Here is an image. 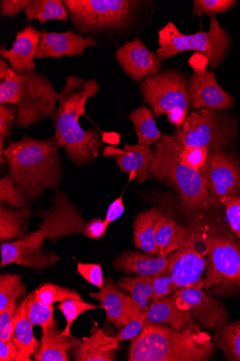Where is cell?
<instances>
[{
	"mask_svg": "<svg viewBox=\"0 0 240 361\" xmlns=\"http://www.w3.org/2000/svg\"><path fill=\"white\" fill-rule=\"evenodd\" d=\"M42 219L38 231L27 234L24 238L1 245V266H24L40 272L56 264L60 257L47 251L44 242L53 243L66 237L84 235L86 221L72 201L64 192L56 190L53 205L38 213Z\"/></svg>",
	"mask_w": 240,
	"mask_h": 361,
	"instance_id": "obj_1",
	"label": "cell"
},
{
	"mask_svg": "<svg viewBox=\"0 0 240 361\" xmlns=\"http://www.w3.org/2000/svg\"><path fill=\"white\" fill-rule=\"evenodd\" d=\"M99 89L96 78L84 80L75 75L66 77L52 116L56 142L64 148L67 157L77 167L91 165L102 149L99 131L94 128L86 130L80 123V117L85 116L88 100L96 96Z\"/></svg>",
	"mask_w": 240,
	"mask_h": 361,
	"instance_id": "obj_2",
	"label": "cell"
},
{
	"mask_svg": "<svg viewBox=\"0 0 240 361\" xmlns=\"http://www.w3.org/2000/svg\"><path fill=\"white\" fill-rule=\"evenodd\" d=\"M59 148L54 137L37 140L27 135L7 146L4 158L8 175L28 202L39 200L45 190H58L63 177Z\"/></svg>",
	"mask_w": 240,
	"mask_h": 361,
	"instance_id": "obj_3",
	"label": "cell"
},
{
	"mask_svg": "<svg viewBox=\"0 0 240 361\" xmlns=\"http://www.w3.org/2000/svg\"><path fill=\"white\" fill-rule=\"evenodd\" d=\"M77 34L99 45L131 34L144 20L151 1L143 0H63Z\"/></svg>",
	"mask_w": 240,
	"mask_h": 361,
	"instance_id": "obj_4",
	"label": "cell"
},
{
	"mask_svg": "<svg viewBox=\"0 0 240 361\" xmlns=\"http://www.w3.org/2000/svg\"><path fill=\"white\" fill-rule=\"evenodd\" d=\"M212 337L195 322L177 330L163 324L146 323L128 353L130 361H208L216 352Z\"/></svg>",
	"mask_w": 240,
	"mask_h": 361,
	"instance_id": "obj_5",
	"label": "cell"
},
{
	"mask_svg": "<svg viewBox=\"0 0 240 361\" xmlns=\"http://www.w3.org/2000/svg\"><path fill=\"white\" fill-rule=\"evenodd\" d=\"M196 226L208 260L203 289L213 297L239 296L240 238L220 221Z\"/></svg>",
	"mask_w": 240,
	"mask_h": 361,
	"instance_id": "obj_6",
	"label": "cell"
},
{
	"mask_svg": "<svg viewBox=\"0 0 240 361\" xmlns=\"http://www.w3.org/2000/svg\"><path fill=\"white\" fill-rule=\"evenodd\" d=\"M183 144L175 137L165 135L152 150L149 172L178 193L184 209L189 214L209 208L210 197L199 171L182 160Z\"/></svg>",
	"mask_w": 240,
	"mask_h": 361,
	"instance_id": "obj_7",
	"label": "cell"
},
{
	"mask_svg": "<svg viewBox=\"0 0 240 361\" xmlns=\"http://www.w3.org/2000/svg\"><path fill=\"white\" fill-rule=\"evenodd\" d=\"M159 48L156 54L162 61L182 52L194 51L203 54L210 60L211 69L219 68L230 49L231 40L225 29L215 16L211 17L208 31L186 35L172 22H168L158 31Z\"/></svg>",
	"mask_w": 240,
	"mask_h": 361,
	"instance_id": "obj_8",
	"label": "cell"
},
{
	"mask_svg": "<svg viewBox=\"0 0 240 361\" xmlns=\"http://www.w3.org/2000/svg\"><path fill=\"white\" fill-rule=\"evenodd\" d=\"M238 133L236 118L213 109L192 112L177 128L175 137L185 146L203 147L209 151L231 145Z\"/></svg>",
	"mask_w": 240,
	"mask_h": 361,
	"instance_id": "obj_9",
	"label": "cell"
},
{
	"mask_svg": "<svg viewBox=\"0 0 240 361\" xmlns=\"http://www.w3.org/2000/svg\"><path fill=\"white\" fill-rule=\"evenodd\" d=\"M23 88L17 106L15 127L27 129L53 116L60 92L49 78L37 71L22 75Z\"/></svg>",
	"mask_w": 240,
	"mask_h": 361,
	"instance_id": "obj_10",
	"label": "cell"
},
{
	"mask_svg": "<svg viewBox=\"0 0 240 361\" xmlns=\"http://www.w3.org/2000/svg\"><path fill=\"white\" fill-rule=\"evenodd\" d=\"M139 90L156 117L168 114L175 109H189V80L176 70L168 69L145 80Z\"/></svg>",
	"mask_w": 240,
	"mask_h": 361,
	"instance_id": "obj_11",
	"label": "cell"
},
{
	"mask_svg": "<svg viewBox=\"0 0 240 361\" xmlns=\"http://www.w3.org/2000/svg\"><path fill=\"white\" fill-rule=\"evenodd\" d=\"M200 173L208 191L209 208L220 207L228 197L240 195V160L234 153L210 151Z\"/></svg>",
	"mask_w": 240,
	"mask_h": 361,
	"instance_id": "obj_12",
	"label": "cell"
},
{
	"mask_svg": "<svg viewBox=\"0 0 240 361\" xmlns=\"http://www.w3.org/2000/svg\"><path fill=\"white\" fill-rule=\"evenodd\" d=\"M171 255L168 274L180 289L203 288L208 260L196 225L189 227V233L182 245Z\"/></svg>",
	"mask_w": 240,
	"mask_h": 361,
	"instance_id": "obj_13",
	"label": "cell"
},
{
	"mask_svg": "<svg viewBox=\"0 0 240 361\" xmlns=\"http://www.w3.org/2000/svg\"><path fill=\"white\" fill-rule=\"evenodd\" d=\"M177 305L191 311L195 321L203 329L215 331L229 322L226 306L203 288H181L173 293Z\"/></svg>",
	"mask_w": 240,
	"mask_h": 361,
	"instance_id": "obj_14",
	"label": "cell"
},
{
	"mask_svg": "<svg viewBox=\"0 0 240 361\" xmlns=\"http://www.w3.org/2000/svg\"><path fill=\"white\" fill-rule=\"evenodd\" d=\"M115 59L133 81L142 82L160 73L163 61L151 51L138 37L125 42L115 53Z\"/></svg>",
	"mask_w": 240,
	"mask_h": 361,
	"instance_id": "obj_15",
	"label": "cell"
},
{
	"mask_svg": "<svg viewBox=\"0 0 240 361\" xmlns=\"http://www.w3.org/2000/svg\"><path fill=\"white\" fill-rule=\"evenodd\" d=\"M189 106L194 110L213 109L222 111L231 109L234 97L217 82L214 73L192 74L189 80Z\"/></svg>",
	"mask_w": 240,
	"mask_h": 361,
	"instance_id": "obj_16",
	"label": "cell"
},
{
	"mask_svg": "<svg viewBox=\"0 0 240 361\" xmlns=\"http://www.w3.org/2000/svg\"><path fill=\"white\" fill-rule=\"evenodd\" d=\"M42 38V32L31 25H27L17 32L11 49L3 47L0 49V56L18 74L23 75L35 71V61Z\"/></svg>",
	"mask_w": 240,
	"mask_h": 361,
	"instance_id": "obj_17",
	"label": "cell"
},
{
	"mask_svg": "<svg viewBox=\"0 0 240 361\" xmlns=\"http://www.w3.org/2000/svg\"><path fill=\"white\" fill-rule=\"evenodd\" d=\"M99 47L91 37H84L77 32H42L37 60L45 58L61 59L63 56H83L87 48Z\"/></svg>",
	"mask_w": 240,
	"mask_h": 361,
	"instance_id": "obj_18",
	"label": "cell"
},
{
	"mask_svg": "<svg viewBox=\"0 0 240 361\" xmlns=\"http://www.w3.org/2000/svg\"><path fill=\"white\" fill-rule=\"evenodd\" d=\"M103 156L114 157L120 171L130 176V181L144 183L152 177L149 166L153 152L149 146L144 145H125L124 149L106 147L102 152Z\"/></svg>",
	"mask_w": 240,
	"mask_h": 361,
	"instance_id": "obj_19",
	"label": "cell"
},
{
	"mask_svg": "<svg viewBox=\"0 0 240 361\" xmlns=\"http://www.w3.org/2000/svg\"><path fill=\"white\" fill-rule=\"evenodd\" d=\"M90 297L100 302L106 312L107 322L113 323L117 329H122L139 311L130 297L119 290L112 279L106 281L105 286L98 293H90Z\"/></svg>",
	"mask_w": 240,
	"mask_h": 361,
	"instance_id": "obj_20",
	"label": "cell"
},
{
	"mask_svg": "<svg viewBox=\"0 0 240 361\" xmlns=\"http://www.w3.org/2000/svg\"><path fill=\"white\" fill-rule=\"evenodd\" d=\"M171 254L156 256L139 251H128L115 259L113 267L117 271L127 274L150 276L167 275L172 259Z\"/></svg>",
	"mask_w": 240,
	"mask_h": 361,
	"instance_id": "obj_21",
	"label": "cell"
},
{
	"mask_svg": "<svg viewBox=\"0 0 240 361\" xmlns=\"http://www.w3.org/2000/svg\"><path fill=\"white\" fill-rule=\"evenodd\" d=\"M143 314L146 323L163 324L177 330L196 322L191 311L182 310L177 305L173 294L152 302Z\"/></svg>",
	"mask_w": 240,
	"mask_h": 361,
	"instance_id": "obj_22",
	"label": "cell"
},
{
	"mask_svg": "<svg viewBox=\"0 0 240 361\" xmlns=\"http://www.w3.org/2000/svg\"><path fill=\"white\" fill-rule=\"evenodd\" d=\"M90 337L84 338L73 347L76 361H113L119 343L107 336L94 324Z\"/></svg>",
	"mask_w": 240,
	"mask_h": 361,
	"instance_id": "obj_23",
	"label": "cell"
},
{
	"mask_svg": "<svg viewBox=\"0 0 240 361\" xmlns=\"http://www.w3.org/2000/svg\"><path fill=\"white\" fill-rule=\"evenodd\" d=\"M80 341L75 337L63 336L56 326L43 329L40 345L33 357L38 361H68V350Z\"/></svg>",
	"mask_w": 240,
	"mask_h": 361,
	"instance_id": "obj_24",
	"label": "cell"
},
{
	"mask_svg": "<svg viewBox=\"0 0 240 361\" xmlns=\"http://www.w3.org/2000/svg\"><path fill=\"white\" fill-rule=\"evenodd\" d=\"M189 233V227L180 225L166 214L161 213L155 228V240L160 255L167 256L177 250Z\"/></svg>",
	"mask_w": 240,
	"mask_h": 361,
	"instance_id": "obj_25",
	"label": "cell"
},
{
	"mask_svg": "<svg viewBox=\"0 0 240 361\" xmlns=\"http://www.w3.org/2000/svg\"><path fill=\"white\" fill-rule=\"evenodd\" d=\"M161 213L156 207L145 210L135 216L133 226L135 247L156 256L160 255V252L155 240V228Z\"/></svg>",
	"mask_w": 240,
	"mask_h": 361,
	"instance_id": "obj_26",
	"label": "cell"
},
{
	"mask_svg": "<svg viewBox=\"0 0 240 361\" xmlns=\"http://www.w3.org/2000/svg\"><path fill=\"white\" fill-rule=\"evenodd\" d=\"M32 216L29 207L18 210L5 205L0 207V241L12 243L25 238L26 229Z\"/></svg>",
	"mask_w": 240,
	"mask_h": 361,
	"instance_id": "obj_27",
	"label": "cell"
},
{
	"mask_svg": "<svg viewBox=\"0 0 240 361\" xmlns=\"http://www.w3.org/2000/svg\"><path fill=\"white\" fill-rule=\"evenodd\" d=\"M12 341L20 350L22 361L32 360L30 356L38 350L40 344L32 332V324L27 316L24 302L17 307L13 317Z\"/></svg>",
	"mask_w": 240,
	"mask_h": 361,
	"instance_id": "obj_28",
	"label": "cell"
},
{
	"mask_svg": "<svg viewBox=\"0 0 240 361\" xmlns=\"http://www.w3.org/2000/svg\"><path fill=\"white\" fill-rule=\"evenodd\" d=\"M153 111L145 105L133 111L128 118L132 122L139 144L151 147L158 143L163 137L161 131L157 128Z\"/></svg>",
	"mask_w": 240,
	"mask_h": 361,
	"instance_id": "obj_29",
	"label": "cell"
},
{
	"mask_svg": "<svg viewBox=\"0 0 240 361\" xmlns=\"http://www.w3.org/2000/svg\"><path fill=\"white\" fill-rule=\"evenodd\" d=\"M27 22L37 20L42 25L49 20L68 23L70 15L61 0H30L25 10Z\"/></svg>",
	"mask_w": 240,
	"mask_h": 361,
	"instance_id": "obj_30",
	"label": "cell"
},
{
	"mask_svg": "<svg viewBox=\"0 0 240 361\" xmlns=\"http://www.w3.org/2000/svg\"><path fill=\"white\" fill-rule=\"evenodd\" d=\"M212 338L226 360L240 361V319L221 326Z\"/></svg>",
	"mask_w": 240,
	"mask_h": 361,
	"instance_id": "obj_31",
	"label": "cell"
},
{
	"mask_svg": "<svg viewBox=\"0 0 240 361\" xmlns=\"http://www.w3.org/2000/svg\"><path fill=\"white\" fill-rule=\"evenodd\" d=\"M27 316L33 326L37 325L43 329L56 326L58 322L53 317V305H46L37 300L35 291L30 293L23 300Z\"/></svg>",
	"mask_w": 240,
	"mask_h": 361,
	"instance_id": "obj_32",
	"label": "cell"
},
{
	"mask_svg": "<svg viewBox=\"0 0 240 361\" xmlns=\"http://www.w3.org/2000/svg\"><path fill=\"white\" fill-rule=\"evenodd\" d=\"M20 275L10 274L0 276V312L24 296L27 290Z\"/></svg>",
	"mask_w": 240,
	"mask_h": 361,
	"instance_id": "obj_33",
	"label": "cell"
},
{
	"mask_svg": "<svg viewBox=\"0 0 240 361\" xmlns=\"http://www.w3.org/2000/svg\"><path fill=\"white\" fill-rule=\"evenodd\" d=\"M37 300L46 305L63 302L68 300H82L81 295L75 290L67 288L53 283H46L36 291Z\"/></svg>",
	"mask_w": 240,
	"mask_h": 361,
	"instance_id": "obj_34",
	"label": "cell"
},
{
	"mask_svg": "<svg viewBox=\"0 0 240 361\" xmlns=\"http://www.w3.org/2000/svg\"><path fill=\"white\" fill-rule=\"evenodd\" d=\"M22 88V75L11 68L0 82V105L18 106L20 101Z\"/></svg>",
	"mask_w": 240,
	"mask_h": 361,
	"instance_id": "obj_35",
	"label": "cell"
},
{
	"mask_svg": "<svg viewBox=\"0 0 240 361\" xmlns=\"http://www.w3.org/2000/svg\"><path fill=\"white\" fill-rule=\"evenodd\" d=\"M101 306L84 302L82 300H68L61 302L57 309L63 314L66 325L64 331L61 332L63 336L73 337L71 334V326L75 320L84 312L94 310Z\"/></svg>",
	"mask_w": 240,
	"mask_h": 361,
	"instance_id": "obj_36",
	"label": "cell"
},
{
	"mask_svg": "<svg viewBox=\"0 0 240 361\" xmlns=\"http://www.w3.org/2000/svg\"><path fill=\"white\" fill-rule=\"evenodd\" d=\"M24 194L16 185L14 179L7 175L0 180V204L16 209H23L27 204Z\"/></svg>",
	"mask_w": 240,
	"mask_h": 361,
	"instance_id": "obj_37",
	"label": "cell"
},
{
	"mask_svg": "<svg viewBox=\"0 0 240 361\" xmlns=\"http://www.w3.org/2000/svg\"><path fill=\"white\" fill-rule=\"evenodd\" d=\"M16 115L17 106L0 105V163L1 165L6 164L4 154L7 147L6 142L11 136L13 126L15 125Z\"/></svg>",
	"mask_w": 240,
	"mask_h": 361,
	"instance_id": "obj_38",
	"label": "cell"
},
{
	"mask_svg": "<svg viewBox=\"0 0 240 361\" xmlns=\"http://www.w3.org/2000/svg\"><path fill=\"white\" fill-rule=\"evenodd\" d=\"M117 286L122 290L129 293L130 295H140V296L153 300V276L122 277L119 279Z\"/></svg>",
	"mask_w": 240,
	"mask_h": 361,
	"instance_id": "obj_39",
	"label": "cell"
},
{
	"mask_svg": "<svg viewBox=\"0 0 240 361\" xmlns=\"http://www.w3.org/2000/svg\"><path fill=\"white\" fill-rule=\"evenodd\" d=\"M236 3L234 0H195L193 2V16L205 15L213 17L217 14L227 13Z\"/></svg>",
	"mask_w": 240,
	"mask_h": 361,
	"instance_id": "obj_40",
	"label": "cell"
},
{
	"mask_svg": "<svg viewBox=\"0 0 240 361\" xmlns=\"http://www.w3.org/2000/svg\"><path fill=\"white\" fill-rule=\"evenodd\" d=\"M210 151L203 147H189L183 145L180 153L182 160L189 168L199 171L207 161Z\"/></svg>",
	"mask_w": 240,
	"mask_h": 361,
	"instance_id": "obj_41",
	"label": "cell"
},
{
	"mask_svg": "<svg viewBox=\"0 0 240 361\" xmlns=\"http://www.w3.org/2000/svg\"><path fill=\"white\" fill-rule=\"evenodd\" d=\"M230 231L240 238V195L228 197L223 203Z\"/></svg>",
	"mask_w": 240,
	"mask_h": 361,
	"instance_id": "obj_42",
	"label": "cell"
},
{
	"mask_svg": "<svg viewBox=\"0 0 240 361\" xmlns=\"http://www.w3.org/2000/svg\"><path fill=\"white\" fill-rule=\"evenodd\" d=\"M145 324V317L143 312H136L130 322L122 328V330L115 336L113 337L118 343L130 340L133 341L138 337L144 329Z\"/></svg>",
	"mask_w": 240,
	"mask_h": 361,
	"instance_id": "obj_43",
	"label": "cell"
},
{
	"mask_svg": "<svg viewBox=\"0 0 240 361\" xmlns=\"http://www.w3.org/2000/svg\"><path fill=\"white\" fill-rule=\"evenodd\" d=\"M153 295L152 302L170 296L180 288L169 274L153 276Z\"/></svg>",
	"mask_w": 240,
	"mask_h": 361,
	"instance_id": "obj_44",
	"label": "cell"
},
{
	"mask_svg": "<svg viewBox=\"0 0 240 361\" xmlns=\"http://www.w3.org/2000/svg\"><path fill=\"white\" fill-rule=\"evenodd\" d=\"M79 274L89 283L100 290L105 286L104 277L101 264H87L79 262L77 265Z\"/></svg>",
	"mask_w": 240,
	"mask_h": 361,
	"instance_id": "obj_45",
	"label": "cell"
},
{
	"mask_svg": "<svg viewBox=\"0 0 240 361\" xmlns=\"http://www.w3.org/2000/svg\"><path fill=\"white\" fill-rule=\"evenodd\" d=\"M16 309V305L13 303L8 309L0 312V340H12L13 334V322Z\"/></svg>",
	"mask_w": 240,
	"mask_h": 361,
	"instance_id": "obj_46",
	"label": "cell"
},
{
	"mask_svg": "<svg viewBox=\"0 0 240 361\" xmlns=\"http://www.w3.org/2000/svg\"><path fill=\"white\" fill-rule=\"evenodd\" d=\"M30 0H1L0 1V14L2 16L15 17L25 11Z\"/></svg>",
	"mask_w": 240,
	"mask_h": 361,
	"instance_id": "obj_47",
	"label": "cell"
},
{
	"mask_svg": "<svg viewBox=\"0 0 240 361\" xmlns=\"http://www.w3.org/2000/svg\"><path fill=\"white\" fill-rule=\"evenodd\" d=\"M108 226L105 220L92 219L87 223L84 235L94 240H99L106 235Z\"/></svg>",
	"mask_w": 240,
	"mask_h": 361,
	"instance_id": "obj_48",
	"label": "cell"
},
{
	"mask_svg": "<svg viewBox=\"0 0 240 361\" xmlns=\"http://www.w3.org/2000/svg\"><path fill=\"white\" fill-rule=\"evenodd\" d=\"M0 360L22 361L20 350L12 340H0Z\"/></svg>",
	"mask_w": 240,
	"mask_h": 361,
	"instance_id": "obj_49",
	"label": "cell"
},
{
	"mask_svg": "<svg viewBox=\"0 0 240 361\" xmlns=\"http://www.w3.org/2000/svg\"><path fill=\"white\" fill-rule=\"evenodd\" d=\"M188 62L194 73L197 75H202L207 72V68L210 63L207 56L198 52H194Z\"/></svg>",
	"mask_w": 240,
	"mask_h": 361,
	"instance_id": "obj_50",
	"label": "cell"
},
{
	"mask_svg": "<svg viewBox=\"0 0 240 361\" xmlns=\"http://www.w3.org/2000/svg\"><path fill=\"white\" fill-rule=\"evenodd\" d=\"M122 195L115 200L109 207L105 222L109 226L113 221L120 219L125 212V207L122 201Z\"/></svg>",
	"mask_w": 240,
	"mask_h": 361,
	"instance_id": "obj_51",
	"label": "cell"
},
{
	"mask_svg": "<svg viewBox=\"0 0 240 361\" xmlns=\"http://www.w3.org/2000/svg\"><path fill=\"white\" fill-rule=\"evenodd\" d=\"M189 111L183 109H175L167 114L168 121L170 124L181 127L187 118Z\"/></svg>",
	"mask_w": 240,
	"mask_h": 361,
	"instance_id": "obj_52",
	"label": "cell"
},
{
	"mask_svg": "<svg viewBox=\"0 0 240 361\" xmlns=\"http://www.w3.org/2000/svg\"><path fill=\"white\" fill-rule=\"evenodd\" d=\"M103 142L108 143L111 145H117L120 142V135L117 133H102Z\"/></svg>",
	"mask_w": 240,
	"mask_h": 361,
	"instance_id": "obj_53",
	"label": "cell"
},
{
	"mask_svg": "<svg viewBox=\"0 0 240 361\" xmlns=\"http://www.w3.org/2000/svg\"><path fill=\"white\" fill-rule=\"evenodd\" d=\"M11 69L10 64L6 60L0 59V80H3Z\"/></svg>",
	"mask_w": 240,
	"mask_h": 361,
	"instance_id": "obj_54",
	"label": "cell"
}]
</instances>
